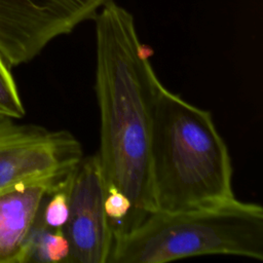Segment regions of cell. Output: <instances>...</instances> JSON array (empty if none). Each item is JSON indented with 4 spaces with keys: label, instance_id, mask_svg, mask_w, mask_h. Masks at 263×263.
Masks as SVG:
<instances>
[{
    "label": "cell",
    "instance_id": "3",
    "mask_svg": "<svg viewBox=\"0 0 263 263\" xmlns=\"http://www.w3.org/2000/svg\"><path fill=\"white\" fill-rule=\"evenodd\" d=\"M204 255L263 260V209L236 197L184 212H153L114 238L107 263H164Z\"/></svg>",
    "mask_w": 263,
    "mask_h": 263
},
{
    "label": "cell",
    "instance_id": "4",
    "mask_svg": "<svg viewBox=\"0 0 263 263\" xmlns=\"http://www.w3.org/2000/svg\"><path fill=\"white\" fill-rule=\"evenodd\" d=\"M110 1L0 0V52L11 67L28 63Z\"/></svg>",
    "mask_w": 263,
    "mask_h": 263
},
{
    "label": "cell",
    "instance_id": "1",
    "mask_svg": "<svg viewBox=\"0 0 263 263\" xmlns=\"http://www.w3.org/2000/svg\"><path fill=\"white\" fill-rule=\"evenodd\" d=\"M93 20L95 90L100 111V148L97 155L105 189L116 188L130 201V213L120 234L123 235L155 211L150 143L160 80L127 9L112 0L100 9Z\"/></svg>",
    "mask_w": 263,
    "mask_h": 263
},
{
    "label": "cell",
    "instance_id": "7",
    "mask_svg": "<svg viewBox=\"0 0 263 263\" xmlns=\"http://www.w3.org/2000/svg\"><path fill=\"white\" fill-rule=\"evenodd\" d=\"M71 177L21 183L0 191V263H26L33 228L45 198Z\"/></svg>",
    "mask_w": 263,
    "mask_h": 263
},
{
    "label": "cell",
    "instance_id": "8",
    "mask_svg": "<svg viewBox=\"0 0 263 263\" xmlns=\"http://www.w3.org/2000/svg\"><path fill=\"white\" fill-rule=\"evenodd\" d=\"M70 245L63 228L49 229L44 226L38 216L30 238L27 262L67 263Z\"/></svg>",
    "mask_w": 263,
    "mask_h": 263
},
{
    "label": "cell",
    "instance_id": "2",
    "mask_svg": "<svg viewBox=\"0 0 263 263\" xmlns=\"http://www.w3.org/2000/svg\"><path fill=\"white\" fill-rule=\"evenodd\" d=\"M154 212L176 213L235 198L232 163L210 111L159 82L150 143Z\"/></svg>",
    "mask_w": 263,
    "mask_h": 263
},
{
    "label": "cell",
    "instance_id": "11",
    "mask_svg": "<svg viewBox=\"0 0 263 263\" xmlns=\"http://www.w3.org/2000/svg\"><path fill=\"white\" fill-rule=\"evenodd\" d=\"M10 120H12V119H8V118H0V129L7 123V122H9Z\"/></svg>",
    "mask_w": 263,
    "mask_h": 263
},
{
    "label": "cell",
    "instance_id": "9",
    "mask_svg": "<svg viewBox=\"0 0 263 263\" xmlns=\"http://www.w3.org/2000/svg\"><path fill=\"white\" fill-rule=\"evenodd\" d=\"M10 68L0 52V118L18 120L26 110Z\"/></svg>",
    "mask_w": 263,
    "mask_h": 263
},
{
    "label": "cell",
    "instance_id": "5",
    "mask_svg": "<svg viewBox=\"0 0 263 263\" xmlns=\"http://www.w3.org/2000/svg\"><path fill=\"white\" fill-rule=\"evenodd\" d=\"M82 157L81 145L70 132L10 120L0 129V191L37 180H67Z\"/></svg>",
    "mask_w": 263,
    "mask_h": 263
},
{
    "label": "cell",
    "instance_id": "6",
    "mask_svg": "<svg viewBox=\"0 0 263 263\" xmlns=\"http://www.w3.org/2000/svg\"><path fill=\"white\" fill-rule=\"evenodd\" d=\"M105 182L97 154L83 156L70 185L69 216L63 227L70 245L67 263H107L113 232L105 213Z\"/></svg>",
    "mask_w": 263,
    "mask_h": 263
},
{
    "label": "cell",
    "instance_id": "10",
    "mask_svg": "<svg viewBox=\"0 0 263 263\" xmlns=\"http://www.w3.org/2000/svg\"><path fill=\"white\" fill-rule=\"evenodd\" d=\"M71 179L64 186L48 194L41 206L39 219L41 223L49 229L63 228L67 222L69 216Z\"/></svg>",
    "mask_w": 263,
    "mask_h": 263
}]
</instances>
